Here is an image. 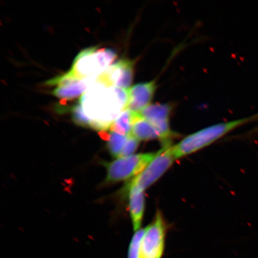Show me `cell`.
<instances>
[{
    "instance_id": "cell-1",
    "label": "cell",
    "mask_w": 258,
    "mask_h": 258,
    "mask_svg": "<svg viewBox=\"0 0 258 258\" xmlns=\"http://www.w3.org/2000/svg\"><path fill=\"white\" fill-rule=\"evenodd\" d=\"M80 102L91 120L90 128L100 132H106L127 108L128 89L107 86L97 80L84 93Z\"/></svg>"
},
{
    "instance_id": "cell-2",
    "label": "cell",
    "mask_w": 258,
    "mask_h": 258,
    "mask_svg": "<svg viewBox=\"0 0 258 258\" xmlns=\"http://www.w3.org/2000/svg\"><path fill=\"white\" fill-rule=\"evenodd\" d=\"M256 118L255 115L239 120L222 122L211 125L189 135L183 138L178 144L172 146L174 156L176 160L195 153L214 143L235 128Z\"/></svg>"
},
{
    "instance_id": "cell-3",
    "label": "cell",
    "mask_w": 258,
    "mask_h": 258,
    "mask_svg": "<svg viewBox=\"0 0 258 258\" xmlns=\"http://www.w3.org/2000/svg\"><path fill=\"white\" fill-rule=\"evenodd\" d=\"M116 57L117 53L112 48H86L74 59L70 72L79 80L97 77L111 66Z\"/></svg>"
},
{
    "instance_id": "cell-4",
    "label": "cell",
    "mask_w": 258,
    "mask_h": 258,
    "mask_svg": "<svg viewBox=\"0 0 258 258\" xmlns=\"http://www.w3.org/2000/svg\"><path fill=\"white\" fill-rule=\"evenodd\" d=\"M157 153L135 154L127 157L118 158L112 162L105 163V183L124 181L136 177L157 156Z\"/></svg>"
},
{
    "instance_id": "cell-5",
    "label": "cell",
    "mask_w": 258,
    "mask_h": 258,
    "mask_svg": "<svg viewBox=\"0 0 258 258\" xmlns=\"http://www.w3.org/2000/svg\"><path fill=\"white\" fill-rule=\"evenodd\" d=\"M176 160L170 145L164 146L158 151L157 156L138 176L135 177L127 186L128 191L135 189L144 191L157 181L170 168Z\"/></svg>"
},
{
    "instance_id": "cell-6",
    "label": "cell",
    "mask_w": 258,
    "mask_h": 258,
    "mask_svg": "<svg viewBox=\"0 0 258 258\" xmlns=\"http://www.w3.org/2000/svg\"><path fill=\"white\" fill-rule=\"evenodd\" d=\"M165 235V224L162 215L159 212L152 224L145 228L141 243V258H161Z\"/></svg>"
},
{
    "instance_id": "cell-7",
    "label": "cell",
    "mask_w": 258,
    "mask_h": 258,
    "mask_svg": "<svg viewBox=\"0 0 258 258\" xmlns=\"http://www.w3.org/2000/svg\"><path fill=\"white\" fill-rule=\"evenodd\" d=\"M134 76V61L123 59L112 64L98 76L97 80L107 86L128 89Z\"/></svg>"
},
{
    "instance_id": "cell-8",
    "label": "cell",
    "mask_w": 258,
    "mask_h": 258,
    "mask_svg": "<svg viewBox=\"0 0 258 258\" xmlns=\"http://www.w3.org/2000/svg\"><path fill=\"white\" fill-rule=\"evenodd\" d=\"M172 110V105L156 104L148 106L138 114L141 117L159 128L166 140L169 141L175 135L170 130L169 125V118Z\"/></svg>"
},
{
    "instance_id": "cell-9",
    "label": "cell",
    "mask_w": 258,
    "mask_h": 258,
    "mask_svg": "<svg viewBox=\"0 0 258 258\" xmlns=\"http://www.w3.org/2000/svg\"><path fill=\"white\" fill-rule=\"evenodd\" d=\"M157 89L155 81L138 83L128 89L127 108L135 113L140 112L150 105Z\"/></svg>"
},
{
    "instance_id": "cell-10",
    "label": "cell",
    "mask_w": 258,
    "mask_h": 258,
    "mask_svg": "<svg viewBox=\"0 0 258 258\" xmlns=\"http://www.w3.org/2000/svg\"><path fill=\"white\" fill-rule=\"evenodd\" d=\"M98 76L83 80H76L66 85L57 86L52 93L58 98L69 100L77 98L85 93L97 82Z\"/></svg>"
},
{
    "instance_id": "cell-11",
    "label": "cell",
    "mask_w": 258,
    "mask_h": 258,
    "mask_svg": "<svg viewBox=\"0 0 258 258\" xmlns=\"http://www.w3.org/2000/svg\"><path fill=\"white\" fill-rule=\"evenodd\" d=\"M131 135L140 141L161 140L164 145L169 144L159 128L150 121L141 117L139 114L132 125Z\"/></svg>"
},
{
    "instance_id": "cell-12",
    "label": "cell",
    "mask_w": 258,
    "mask_h": 258,
    "mask_svg": "<svg viewBox=\"0 0 258 258\" xmlns=\"http://www.w3.org/2000/svg\"><path fill=\"white\" fill-rule=\"evenodd\" d=\"M129 211L134 230H140L145 209L144 191L135 189L128 190Z\"/></svg>"
},
{
    "instance_id": "cell-13",
    "label": "cell",
    "mask_w": 258,
    "mask_h": 258,
    "mask_svg": "<svg viewBox=\"0 0 258 258\" xmlns=\"http://www.w3.org/2000/svg\"><path fill=\"white\" fill-rule=\"evenodd\" d=\"M138 113L125 109L118 118L113 122L110 130L119 134L129 136L131 134L132 125L138 117Z\"/></svg>"
},
{
    "instance_id": "cell-14",
    "label": "cell",
    "mask_w": 258,
    "mask_h": 258,
    "mask_svg": "<svg viewBox=\"0 0 258 258\" xmlns=\"http://www.w3.org/2000/svg\"><path fill=\"white\" fill-rule=\"evenodd\" d=\"M103 139L108 142L107 146L109 153L114 157H120L122 148L127 140L128 136L116 133L111 131L107 133L106 132H100Z\"/></svg>"
},
{
    "instance_id": "cell-15",
    "label": "cell",
    "mask_w": 258,
    "mask_h": 258,
    "mask_svg": "<svg viewBox=\"0 0 258 258\" xmlns=\"http://www.w3.org/2000/svg\"><path fill=\"white\" fill-rule=\"evenodd\" d=\"M145 232V228L135 232L129 244L127 258H141V243Z\"/></svg>"
},
{
    "instance_id": "cell-16",
    "label": "cell",
    "mask_w": 258,
    "mask_h": 258,
    "mask_svg": "<svg viewBox=\"0 0 258 258\" xmlns=\"http://www.w3.org/2000/svg\"><path fill=\"white\" fill-rule=\"evenodd\" d=\"M72 112L73 120L76 124L80 126L90 127L91 120L85 114L80 102L73 106Z\"/></svg>"
},
{
    "instance_id": "cell-17",
    "label": "cell",
    "mask_w": 258,
    "mask_h": 258,
    "mask_svg": "<svg viewBox=\"0 0 258 258\" xmlns=\"http://www.w3.org/2000/svg\"><path fill=\"white\" fill-rule=\"evenodd\" d=\"M140 141L132 135L128 136L127 140L122 148L120 157H127L133 156V154L138 149Z\"/></svg>"
},
{
    "instance_id": "cell-18",
    "label": "cell",
    "mask_w": 258,
    "mask_h": 258,
    "mask_svg": "<svg viewBox=\"0 0 258 258\" xmlns=\"http://www.w3.org/2000/svg\"><path fill=\"white\" fill-rule=\"evenodd\" d=\"M257 116V118L258 117V115H256Z\"/></svg>"
}]
</instances>
